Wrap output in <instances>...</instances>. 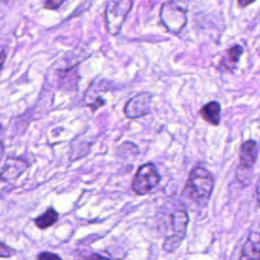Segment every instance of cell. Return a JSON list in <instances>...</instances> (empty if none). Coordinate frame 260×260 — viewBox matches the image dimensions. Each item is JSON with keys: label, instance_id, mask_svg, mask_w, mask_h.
I'll use <instances>...</instances> for the list:
<instances>
[{"label": "cell", "instance_id": "6da1fadb", "mask_svg": "<svg viewBox=\"0 0 260 260\" xmlns=\"http://www.w3.org/2000/svg\"><path fill=\"white\" fill-rule=\"evenodd\" d=\"M158 213V229L164 236L162 249L172 253L177 250L185 238L188 214L184 204L180 201L166 203Z\"/></svg>", "mask_w": 260, "mask_h": 260}, {"label": "cell", "instance_id": "7a4b0ae2", "mask_svg": "<svg viewBox=\"0 0 260 260\" xmlns=\"http://www.w3.org/2000/svg\"><path fill=\"white\" fill-rule=\"evenodd\" d=\"M212 174L203 167L194 168L185 184L184 195L199 206H205L213 190Z\"/></svg>", "mask_w": 260, "mask_h": 260}, {"label": "cell", "instance_id": "3957f363", "mask_svg": "<svg viewBox=\"0 0 260 260\" xmlns=\"http://www.w3.org/2000/svg\"><path fill=\"white\" fill-rule=\"evenodd\" d=\"M133 6V0H110L105 10L106 27L110 35L120 32L124 20Z\"/></svg>", "mask_w": 260, "mask_h": 260}, {"label": "cell", "instance_id": "277c9868", "mask_svg": "<svg viewBox=\"0 0 260 260\" xmlns=\"http://www.w3.org/2000/svg\"><path fill=\"white\" fill-rule=\"evenodd\" d=\"M160 181V176L153 164L142 165L132 180V191L137 195H145L154 189Z\"/></svg>", "mask_w": 260, "mask_h": 260}, {"label": "cell", "instance_id": "5b68a950", "mask_svg": "<svg viewBox=\"0 0 260 260\" xmlns=\"http://www.w3.org/2000/svg\"><path fill=\"white\" fill-rule=\"evenodd\" d=\"M159 16L164 26L174 34H179L187 22L186 10L174 2H165L160 7Z\"/></svg>", "mask_w": 260, "mask_h": 260}, {"label": "cell", "instance_id": "8992f818", "mask_svg": "<svg viewBox=\"0 0 260 260\" xmlns=\"http://www.w3.org/2000/svg\"><path fill=\"white\" fill-rule=\"evenodd\" d=\"M152 94L149 92L137 93L131 98L124 107V115L129 119H137L150 112Z\"/></svg>", "mask_w": 260, "mask_h": 260}, {"label": "cell", "instance_id": "52a82bcc", "mask_svg": "<svg viewBox=\"0 0 260 260\" xmlns=\"http://www.w3.org/2000/svg\"><path fill=\"white\" fill-rule=\"evenodd\" d=\"M258 156V146L254 140H247L240 148V166L249 170L253 168Z\"/></svg>", "mask_w": 260, "mask_h": 260}, {"label": "cell", "instance_id": "ba28073f", "mask_svg": "<svg viewBox=\"0 0 260 260\" xmlns=\"http://www.w3.org/2000/svg\"><path fill=\"white\" fill-rule=\"evenodd\" d=\"M260 240L257 232L251 233L245 242L240 260H259Z\"/></svg>", "mask_w": 260, "mask_h": 260}, {"label": "cell", "instance_id": "9c48e42d", "mask_svg": "<svg viewBox=\"0 0 260 260\" xmlns=\"http://www.w3.org/2000/svg\"><path fill=\"white\" fill-rule=\"evenodd\" d=\"M200 117L212 126H217L220 122V105L213 101L204 105L200 109Z\"/></svg>", "mask_w": 260, "mask_h": 260}, {"label": "cell", "instance_id": "30bf717a", "mask_svg": "<svg viewBox=\"0 0 260 260\" xmlns=\"http://www.w3.org/2000/svg\"><path fill=\"white\" fill-rule=\"evenodd\" d=\"M243 47L236 45L231 47L226 52L225 55L222 57L220 61V66L223 67L225 70H233L235 69L237 63L240 60V57L243 54Z\"/></svg>", "mask_w": 260, "mask_h": 260}, {"label": "cell", "instance_id": "8fae6325", "mask_svg": "<svg viewBox=\"0 0 260 260\" xmlns=\"http://www.w3.org/2000/svg\"><path fill=\"white\" fill-rule=\"evenodd\" d=\"M58 217V212L54 208H48L42 215L38 216L34 222L40 230H46L56 223Z\"/></svg>", "mask_w": 260, "mask_h": 260}, {"label": "cell", "instance_id": "7c38bea8", "mask_svg": "<svg viewBox=\"0 0 260 260\" xmlns=\"http://www.w3.org/2000/svg\"><path fill=\"white\" fill-rule=\"evenodd\" d=\"M25 169V164L24 161L20 159H9L6 164L5 169L3 172L0 174V177L11 179V178H16L19 176Z\"/></svg>", "mask_w": 260, "mask_h": 260}, {"label": "cell", "instance_id": "4fadbf2b", "mask_svg": "<svg viewBox=\"0 0 260 260\" xmlns=\"http://www.w3.org/2000/svg\"><path fill=\"white\" fill-rule=\"evenodd\" d=\"M14 254H15V252H14V250L12 248H10L6 244L0 242V258L11 257Z\"/></svg>", "mask_w": 260, "mask_h": 260}, {"label": "cell", "instance_id": "5bb4252c", "mask_svg": "<svg viewBox=\"0 0 260 260\" xmlns=\"http://www.w3.org/2000/svg\"><path fill=\"white\" fill-rule=\"evenodd\" d=\"M38 260H62V259L55 253L42 252L38 255Z\"/></svg>", "mask_w": 260, "mask_h": 260}, {"label": "cell", "instance_id": "9a60e30c", "mask_svg": "<svg viewBox=\"0 0 260 260\" xmlns=\"http://www.w3.org/2000/svg\"><path fill=\"white\" fill-rule=\"evenodd\" d=\"M63 2H64V0H46L45 8L51 9V10H56L62 5Z\"/></svg>", "mask_w": 260, "mask_h": 260}, {"label": "cell", "instance_id": "2e32d148", "mask_svg": "<svg viewBox=\"0 0 260 260\" xmlns=\"http://www.w3.org/2000/svg\"><path fill=\"white\" fill-rule=\"evenodd\" d=\"M6 59V49L4 46L0 45V69L2 68L4 61Z\"/></svg>", "mask_w": 260, "mask_h": 260}, {"label": "cell", "instance_id": "e0dca14e", "mask_svg": "<svg viewBox=\"0 0 260 260\" xmlns=\"http://www.w3.org/2000/svg\"><path fill=\"white\" fill-rule=\"evenodd\" d=\"M83 260H112V259L106 258V257L101 256V255H99V254H91V255L85 257Z\"/></svg>", "mask_w": 260, "mask_h": 260}, {"label": "cell", "instance_id": "ac0fdd59", "mask_svg": "<svg viewBox=\"0 0 260 260\" xmlns=\"http://www.w3.org/2000/svg\"><path fill=\"white\" fill-rule=\"evenodd\" d=\"M256 0H238V5L240 6V7H247V6H249L250 4H252L253 2H255Z\"/></svg>", "mask_w": 260, "mask_h": 260}, {"label": "cell", "instance_id": "d6986e66", "mask_svg": "<svg viewBox=\"0 0 260 260\" xmlns=\"http://www.w3.org/2000/svg\"><path fill=\"white\" fill-rule=\"evenodd\" d=\"M3 153H4V146H3V143L0 141V162L3 157Z\"/></svg>", "mask_w": 260, "mask_h": 260}, {"label": "cell", "instance_id": "ffe728a7", "mask_svg": "<svg viewBox=\"0 0 260 260\" xmlns=\"http://www.w3.org/2000/svg\"><path fill=\"white\" fill-rule=\"evenodd\" d=\"M5 1H7V0H0V2H5Z\"/></svg>", "mask_w": 260, "mask_h": 260}]
</instances>
